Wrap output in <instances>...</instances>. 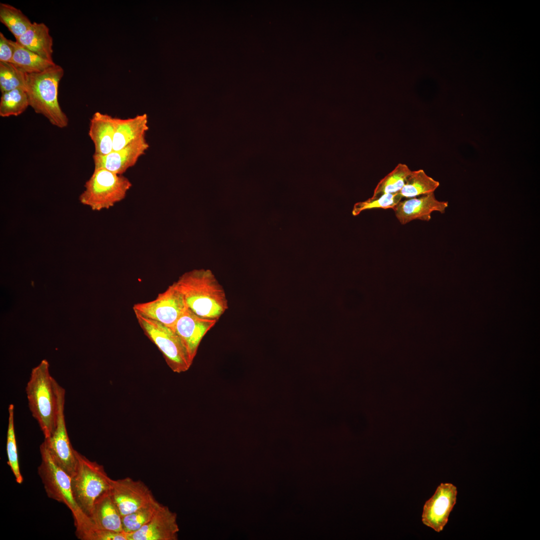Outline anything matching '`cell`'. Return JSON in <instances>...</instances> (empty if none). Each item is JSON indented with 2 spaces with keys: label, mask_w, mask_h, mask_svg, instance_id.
<instances>
[{
  "label": "cell",
  "mask_w": 540,
  "mask_h": 540,
  "mask_svg": "<svg viewBox=\"0 0 540 540\" xmlns=\"http://www.w3.org/2000/svg\"><path fill=\"white\" fill-rule=\"evenodd\" d=\"M14 52L10 63L24 74L42 72L56 64L13 41Z\"/></svg>",
  "instance_id": "obj_20"
},
{
  "label": "cell",
  "mask_w": 540,
  "mask_h": 540,
  "mask_svg": "<svg viewBox=\"0 0 540 540\" xmlns=\"http://www.w3.org/2000/svg\"><path fill=\"white\" fill-rule=\"evenodd\" d=\"M448 204V202L438 200L431 192L400 200L392 210L400 222L406 224L415 220L428 222L433 212L444 214Z\"/></svg>",
  "instance_id": "obj_13"
},
{
  "label": "cell",
  "mask_w": 540,
  "mask_h": 540,
  "mask_svg": "<svg viewBox=\"0 0 540 540\" xmlns=\"http://www.w3.org/2000/svg\"><path fill=\"white\" fill-rule=\"evenodd\" d=\"M41 462L38 468L48 496L64 504L72 512L76 527V534L82 540L95 526L90 517L84 514L73 497L71 477L53 460L44 442L40 448Z\"/></svg>",
  "instance_id": "obj_3"
},
{
  "label": "cell",
  "mask_w": 540,
  "mask_h": 540,
  "mask_svg": "<svg viewBox=\"0 0 540 540\" xmlns=\"http://www.w3.org/2000/svg\"><path fill=\"white\" fill-rule=\"evenodd\" d=\"M90 518L97 528L124 532L122 516L112 496L110 491L104 494L96 502Z\"/></svg>",
  "instance_id": "obj_17"
},
{
  "label": "cell",
  "mask_w": 540,
  "mask_h": 540,
  "mask_svg": "<svg viewBox=\"0 0 540 540\" xmlns=\"http://www.w3.org/2000/svg\"><path fill=\"white\" fill-rule=\"evenodd\" d=\"M132 186L130 181L123 174L94 168L85 183L79 200L94 211L108 209L123 200Z\"/></svg>",
  "instance_id": "obj_6"
},
{
  "label": "cell",
  "mask_w": 540,
  "mask_h": 540,
  "mask_svg": "<svg viewBox=\"0 0 540 540\" xmlns=\"http://www.w3.org/2000/svg\"><path fill=\"white\" fill-rule=\"evenodd\" d=\"M457 494V488L454 485L441 483L424 506L422 523L436 532L442 531L456 504Z\"/></svg>",
  "instance_id": "obj_10"
},
{
  "label": "cell",
  "mask_w": 540,
  "mask_h": 540,
  "mask_svg": "<svg viewBox=\"0 0 540 540\" xmlns=\"http://www.w3.org/2000/svg\"><path fill=\"white\" fill-rule=\"evenodd\" d=\"M178 531L176 514L162 505L148 523L138 530L128 534V540H175Z\"/></svg>",
  "instance_id": "obj_15"
},
{
  "label": "cell",
  "mask_w": 540,
  "mask_h": 540,
  "mask_svg": "<svg viewBox=\"0 0 540 540\" xmlns=\"http://www.w3.org/2000/svg\"><path fill=\"white\" fill-rule=\"evenodd\" d=\"M217 321L200 316L188 308L170 328L182 338L194 359L202 340Z\"/></svg>",
  "instance_id": "obj_14"
},
{
  "label": "cell",
  "mask_w": 540,
  "mask_h": 540,
  "mask_svg": "<svg viewBox=\"0 0 540 540\" xmlns=\"http://www.w3.org/2000/svg\"><path fill=\"white\" fill-rule=\"evenodd\" d=\"M174 283L188 308L200 316L218 320L228 308L224 288L208 270L186 272Z\"/></svg>",
  "instance_id": "obj_1"
},
{
  "label": "cell",
  "mask_w": 540,
  "mask_h": 540,
  "mask_svg": "<svg viewBox=\"0 0 540 540\" xmlns=\"http://www.w3.org/2000/svg\"><path fill=\"white\" fill-rule=\"evenodd\" d=\"M148 128V118L146 114L126 119L114 118L112 151L121 150L145 136Z\"/></svg>",
  "instance_id": "obj_16"
},
{
  "label": "cell",
  "mask_w": 540,
  "mask_h": 540,
  "mask_svg": "<svg viewBox=\"0 0 540 540\" xmlns=\"http://www.w3.org/2000/svg\"><path fill=\"white\" fill-rule=\"evenodd\" d=\"M402 198L400 192L384 194L376 199L369 198L366 201L356 204L352 214L356 216L362 211L373 208H393Z\"/></svg>",
  "instance_id": "obj_28"
},
{
  "label": "cell",
  "mask_w": 540,
  "mask_h": 540,
  "mask_svg": "<svg viewBox=\"0 0 540 540\" xmlns=\"http://www.w3.org/2000/svg\"><path fill=\"white\" fill-rule=\"evenodd\" d=\"M26 74L10 62H0V90L2 93L22 88L26 90Z\"/></svg>",
  "instance_id": "obj_27"
},
{
  "label": "cell",
  "mask_w": 540,
  "mask_h": 540,
  "mask_svg": "<svg viewBox=\"0 0 540 540\" xmlns=\"http://www.w3.org/2000/svg\"><path fill=\"white\" fill-rule=\"evenodd\" d=\"M110 494L122 517L156 500L144 482L129 477L114 480Z\"/></svg>",
  "instance_id": "obj_11"
},
{
  "label": "cell",
  "mask_w": 540,
  "mask_h": 540,
  "mask_svg": "<svg viewBox=\"0 0 540 540\" xmlns=\"http://www.w3.org/2000/svg\"><path fill=\"white\" fill-rule=\"evenodd\" d=\"M84 540H128V534L94 528L86 536Z\"/></svg>",
  "instance_id": "obj_29"
},
{
  "label": "cell",
  "mask_w": 540,
  "mask_h": 540,
  "mask_svg": "<svg viewBox=\"0 0 540 540\" xmlns=\"http://www.w3.org/2000/svg\"><path fill=\"white\" fill-rule=\"evenodd\" d=\"M64 74L63 68L56 64L42 72L26 74V81L30 106L53 126L61 128L68 124L58 100V85Z\"/></svg>",
  "instance_id": "obj_4"
},
{
  "label": "cell",
  "mask_w": 540,
  "mask_h": 540,
  "mask_svg": "<svg viewBox=\"0 0 540 540\" xmlns=\"http://www.w3.org/2000/svg\"><path fill=\"white\" fill-rule=\"evenodd\" d=\"M30 106L25 89L18 88L2 93L0 100V116H18Z\"/></svg>",
  "instance_id": "obj_24"
},
{
  "label": "cell",
  "mask_w": 540,
  "mask_h": 540,
  "mask_svg": "<svg viewBox=\"0 0 540 540\" xmlns=\"http://www.w3.org/2000/svg\"><path fill=\"white\" fill-rule=\"evenodd\" d=\"M440 183L428 176L423 170H412L400 192L407 198L434 192Z\"/></svg>",
  "instance_id": "obj_21"
},
{
  "label": "cell",
  "mask_w": 540,
  "mask_h": 540,
  "mask_svg": "<svg viewBox=\"0 0 540 540\" xmlns=\"http://www.w3.org/2000/svg\"><path fill=\"white\" fill-rule=\"evenodd\" d=\"M77 465L71 476L74 500L80 510L90 517L96 502L110 491L113 480L103 466L92 461L76 450Z\"/></svg>",
  "instance_id": "obj_5"
},
{
  "label": "cell",
  "mask_w": 540,
  "mask_h": 540,
  "mask_svg": "<svg viewBox=\"0 0 540 540\" xmlns=\"http://www.w3.org/2000/svg\"><path fill=\"white\" fill-rule=\"evenodd\" d=\"M0 21L16 38L23 34L32 22L20 9L6 3H0Z\"/></svg>",
  "instance_id": "obj_22"
},
{
  "label": "cell",
  "mask_w": 540,
  "mask_h": 540,
  "mask_svg": "<svg viewBox=\"0 0 540 540\" xmlns=\"http://www.w3.org/2000/svg\"><path fill=\"white\" fill-rule=\"evenodd\" d=\"M58 408L56 426L52 436L44 439L54 462L70 477L74 473L77 458L68 436L64 414L65 390L57 384Z\"/></svg>",
  "instance_id": "obj_9"
},
{
  "label": "cell",
  "mask_w": 540,
  "mask_h": 540,
  "mask_svg": "<svg viewBox=\"0 0 540 540\" xmlns=\"http://www.w3.org/2000/svg\"><path fill=\"white\" fill-rule=\"evenodd\" d=\"M46 360L32 368L26 392L32 416L38 422L44 439L54 432L57 421L58 400V382L50 372Z\"/></svg>",
  "instance_id": "obj_2"
},
{
  "label": "cell",
  "mask_w": 540,
  "mask_h": 540,
  "mask_svg": "<svg viewBox=\"0 0 540 540\" xmlns=\"http://www.w3.org/2000/svg\"><path fill=\"white\" fill-rule=\"evenodd\" d=\"M184 296L174 282L153 300L134 304V313L172 327L187 309Z\"/></svg>",
  "instance_id": "obj_8"
},
{
  "label": "cell",
  "mask_w": 540,
  "mask_h": 540,
  "mask_svg": "<svg viewBox=\"0 0 540 540\" xmlns=\"http://www.w3.org/2000/svg\"><path fill=\"white\" fill-rule=\"evenodd\" d=\"M14 52L13 40L0 32V62H10Z\"/></svg>",
  "instance_id": "obj_30"
},
{
  "label": "cell",
  "mask_w": 540,
  "mask_h": 540,
  "mask_svg": "<svg viewBox=\"0 0 540 540\" xmlns=\"http://www.w3.org/2000/svg\"><path fill=\"white\" fill-rule=\"evenodd\" d=\"M149 147V144L144 136L121 150L112 151L106 155L94 154L92 158L94 168H103L118 174H123L136 164Z\"/></svg>",
  "instance_id": "obj_12"
},
{
  "label": "cell",
  "mask_w": 540,
  "mask_h": 540,
  "mask_svg": "<svg viewBox=\"0 0 540 540\" xmlns=\"http://www.w3.org/2000/svg\"><path fill=\"white\" fill-rule=\"evenodd\" d=\"M162 505L156 500L122 516L124 532L128 534L138 530L154 516Z\"/></svg>",
  "instance_id": "obj_25"
},
{
  "label": "cell",
  "mask_w": 540,
  "mask_h": 540,
  "mask_svg": "<svg viewBox=\"0 0 540 540\" xmlns=\"http://www.w3.org/2000/svg\"><path fill=\"white\" fill-rule=\"evenodd\" d=\"M114 118L95 112L90 120L88 136L94 146V154L106 155L112 151Z\"/></svg>",
  "instance_id": "obj_18"
},
{
  "label": "cell",
  "mask_w": 540,
  "mask_h": 540,
  "mask_svg": "<svg viewBox=\"0 0 540 540\" xmlns=\"http://www.w3.org/2000/svg\"><path fill=\"white\" fill-rule=\"evenodd\" d=\"M16 42L26 49L44 59L54 61L53 39L48 26L44 22H33L30 28Z\"/></svg>",
  "instance_id": "obj_19"
},
{
  "label": "cell",
  "mask_w": 540,
  "mask_h": 540,
  "mask_svg": "<svg viewBox=\"0 0 540 540\" xmlns=\"http://www.w3.org/2000/svg\"><path fill=\"white\" fill-rule=\"evenodd\" d=\"M135 314L144 334L158 347L170 369L176 373L187 371L194 359L180 336L170 327L139 314Z\"/></svg>",
  "instance_id": "obj_7"
},
{
  "label": "cell",
  "mask_w": 540,
  "mask_h": 540,
  "mask_svg": "<svg viewBox=\"0 0 540 540\" xmlns=\"http://www.w3.org/2000/svg\"><path fill=\"white\" fill-rule=\"evenodd\" d=\"M411 172L406 164H398L390 172L379 182L372 196L370 198L376 199L384 194L400 192Z\"/></svg>",
  "instance_id": "obj_23"
},
{
  "label": "cell",
  "mask_w": 540,
  "mask_h": 540,
  "mask_svg": "<svg viewBox=\"0 0 540 540\" xmlns=\"http://www.w3.org/2000/svg\"><path fill=\"white\" fill-rule=\"evenodd\" d=\"M8 418L6 434V454L8 464L12 471L16 482H23V477L20 471L14 424V406L9 405Z\"/></svg>",
  "instance_id": "obj_26"
}]
</instances>
